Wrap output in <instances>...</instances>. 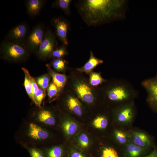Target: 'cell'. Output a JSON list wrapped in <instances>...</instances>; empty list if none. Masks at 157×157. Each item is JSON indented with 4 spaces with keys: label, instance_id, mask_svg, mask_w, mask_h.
<instances>
[{
    "label": "cell",
    "instance_id": "obj_1",
    "mask_svg": "<svg viewBox=\"0 0 157 157\" xmlns=\"http://www.w3.org/2000/svg\"><path fill=\"white\" fill-rule=\"evenodd\" d=\"M128 1L118 0H83L76 4L78 13L89 26H96L125 17Z\"/></svg>",
    "mask_w": 157,
    "mask_h": 157
},
{
    "label": "cell",
    "instance_id": "obj_2",
    "mask_svg": "<svg viewBox=\"0 0 157 157\" xmlns=\"http://www.w3.org/2000/svg\"><path fill=\"white\" fill-rule=\"evenodd\" d=\"M31 52L24 44L3 41L0 46V57L9 61L20 62L29 57Z\"/></svg>",
    "mask_w": 157,
    "mask_h": 157
},
{
    "label": "cell",
    "instance_id": "obj_3",
    "mask_svg": "<svg viewBox=\"0 0 157 157\" xmlns=\"http://www.w3.org/2000/svg\"><path fill=\"white\" fill-rule=\"evenodd\" d=\"M136 92L128 84L120 81L107 92L108 99L113 101L122 102L128 100L136 95Z\"/></svg>",
    "mask_w": 157,
    "mask_h": 157
},
{
    "label": "cell",
    "instance_id": "obj_4",
    "mask_svg": "<svg viewBox=\"0 0 157 157\" xmlns=\"http://www.w3.org/2000/svg\"><path fill=\"white\" fill-rule=\"evenodd\" d=\"M58 44L55 34L50 29H47L36 53L38 58L42 60L50 58L53 51L56 48Z\"/></svg>",
    "mask_w": 157,
    "mask_h": 157
},
{
    "label": "cell",
    "instance_id": "obj_5",
    "mask_svg": "<svg viewBox=\"0 0 157 157\" xmlns=\"http://www.w3.org/2000/svg\"><path fill=\"white\" fill-rule=\"evenodd\" d=\"M45 31L44 25L40 23L35 26L29 33L24 44L31 53H36Z\"/></svg>",
    "mask_w": 157,
    "mask_h": 157
},
{
    "label": "cell",
    "instance_id": "obj_6",
    "mask_svg": "<svg viewBox=\"0 0 157 157\" xmlns=\"http://www.w3.org/2000/svg\"><path fill=\"white\" fill-rule=\"evenodd\" d=\"M142 85L147 93V101L151 107L157 112V74L145 80Z\"/></svg>",
    "mask_w": 157,
    "mask_h": 157
},
{
    "label": "cell",
    "instance_id": "obj_7",
    "mask_svg": "<svg viewBox=\"0 0 157 157\" xmlns=\"http://www.w3.org/2000/svg\"><path fill=\"white\" fill-rule=\"evenodd\" d=\"M28 29L26 23L23 22L18 24L9 32L5 40L24 44L29 34Z\"/></svg>",
    "mask_w": 157,
    "mask_h": 157
},
{
    "label": "cell",
    "instance_id": "obj_8",
    "mask_svg": "<svg viewBox=\"0 0 157 157\" xmlns=\"http://www.w3.org/2000/svg\"><path fill=\"white\" fill-rule=\"evenodd\" d=\"M52 21L56 35L63 45H67L68 43L67 34L69 30L68 22L66 19L62 17L55 18Z\"/></svg>",
    "mask_w": 157,
    "mask_h": 157
},
{
    "label": "cell",
    "instance_id": "obj_9",
    "mask_svg": "<svg viewBox=\"0 0 157 157\" xmlns=\"http://www.w3.org/2000/svg\"><path fill=\"white\" fill-rule=\"evenodd\" d=\"M76 91L79 97L84 101L91 104L93 102L94 97L90 87L85 83L78 82L75 85Z\"/></svg>",
    "mask_w": 157,
    "mask_h": 157
},
{
    "label": "cell",
    "instance_id": "obj_10",
    "mask_svg": "<svg viewBox=\"0 0 157 157\" xmlns=\"http://www.w3.org/2000/svg\"><path fill=\"white\" fill-rule=\"evenodd\" d=\"M133 143L135 145L145 148H149L152 146L150 137L144 133L135 131L133 133Z\"/></svg>",
    "mask_w": 157,
    "mask_h": 157
},
{
    "label": "cell",
    "instance_id": "obj_11",
    "mask_svg": "<svg viewBox=\"0 0 157 157\" xmlns=\"http://www.w3.org/2000/svg\"><path fill=\"white\" fill-rule=\"evenodd\" d=\"M28 135L32 139L38 140H45L49 136V134L46 131L33 123L29 125Z\"/></svg>",
    "mask_w": 157,
    "mask_h": 157
},
{
    "label": "cell",
    "instance_id": "obj_12",
    "mask_svg": "<svg viewBox=\"0 0 157 157\" xmlns=\"http://www.w3.org/2000/svg\"><path fill=\"white\" fill-rule=\"evenodd\" d=\"M45 1L42 0H28L26 3L27 13L31 17L38 15L41 10Z\"/></svg>",
    "mask_w": 157,
    "mask_h": 157
},
{
    "label": "cell",
    "instance_id": "obj_13",
    "mask_svg": "<svg viewBox=\"0 0 157 157\" xmlns=\"http://www.w3.org/2000/svg\"><path fill=\"white\" fill-rule=\"evenodd\" d=\"M134 115L133 110L131 106L127 105L120 108L117 115V119L120 122L126 123L130 122Z\"/></svg>",
    "mask_w": 157,
    "mask_h": 157
},
{
    "label": "cell",
    "instance_id": "obj_14",
    "mask_svg": "<svg viewBox=\"0 0 157 157\" xmlns=\"http://www.w3.org/2000/svg\"><path fill=\"white\" fill-rule=\"evenodd\" d=\"M46 66L49 73L52 78V81L61 90L64 87L67 81L66 76L55 71L52 69L49 64H46Z\"/></svg>",
    "mask_w": 157,
    "mask_h": 157
},
{
    "label": "cell",
    "instance_id": "obj_15",
    "mask_svg": "<svg viewBox=\"0 0 157 157\" xmlns=\"http://www.w3.org/2000/svg\"><path fill=\"white\" fill-rule=\"evenodd\" d=\"M103 61L95 57L92 51H90V58L88 61L81 67L77 69L78 71L90 73L98 65L102 64Z\"/></svg>",
    "mask_w": 157,
    "mask_h": 157
},
{
    "label": "cell",
    "instance_id": "obj_16",
    "mask_svg": "<svg viewBox=\"0 0 157 157\" xmlns=\"http://www.w3.org/2000/svg\"><path fill=\"white\" fill-rule=\"evenodd\" d=\"M40 109L37 114L38 119L46 124L50 126L54 125L56 121L51 112L46 109Z\"/></svg>",
    "mask_w": 157,
    "mask_h": 157
},
{
    "label": "cell",
    "instance_id": "obj_17",
    "mask_svg": "<svg viewBox=\"0 0 157 157\" xmlns=\"http://www.w3.org/2000/svg\"><path fill=\"white\" fill-rule=\"evenodd\" d=\"M67 106L69 109L75 114L81 116L83 110L81 104L78 99L71 96H69L66 101Z\"/></svg>",
    "mask_w": 157,
    "mask_h": 157
},
{
    "label": "cell",
    "instance_id": "obj_18",
    "mask_svg": "<svg viewBox=\"0 0 157 157\" xmlns=\"http://www.w3.org/2000/svg\"><path fill=\"white\" fill-rule=\"evenodd\" d=\"M145 150V149L130 142L126 146V153L128 157H139L144 153Z\"/></svg>",
    "mask_w": 157,
    "mask_h": 157
},
{
    "label": "cell",
    "instance_id": "obj_19",
    "mask_svg": "<svg viewBox=\"0 0 157 157\" xmlns=\"http://www.w3.org/2000/svg\"><path fill=\"white\" fill-rule=\"evenodd\" d=\"M51 78L49 73H45L35 78L39 88L43 90L45 96L47 89L50 83Z\"/></svg>",
    "mask_w": 157,
    "mask_h": 157
},
{
    "label": "cell",
    "instance_id": "obj_20",
    "mask_svg": "<svg viewBox=\"0 0 157 157\" xmlns=\"http://www.w3.org/2000/svg\"><path fill=\"white\" fill-rule=\"evenodd\" d=\"M62 126L65 133L68 135H74L78 129L76 124L70 120L64 121L63 123Z\"/></svg>",
    "mask_w": 157,
    "mask_h": 157
},
{
    "label": "cell",
    "instance_id": "obj_21",
    "mask_svg": "<svg viewBox=\"0 0 157 157\" xmlns=\"http://www.w3.org/2000/svg\"><path fill=\"white\" fill-rule=\"evenodd\" d=\"M60 90L52 81L50 83L46 91L50 102L55 100L58 97Z\"/></svg>",
    "mask_w": 157,
    "mask_h": 157
},
{
    "label": "cell",
    "instance_id": "obj_22",
    "mask_svg": "<svg viewBox=\"0 0 157 157\" xmlns=\"http://www.w3.org/2000/svg\"><path fill=\"white\" fill-rule=\"evenodd\" d=\"M72 1L71 0H56L53 4V6L62 9L67 15L70 13V5Z\"/></svg>",
    "mask_w": 157,
    "mask_h": 157
},
{
    "label": "cell",
    "instance_id": "obj_23",
    "mask_svg": "<svg viewBox=\"0 0 157 157\" xmlns=\"http://www.w3.org/2000/svg\"><path fill=\"white\" fill-rule=\"evenodd\" d=\"M108 123L107 118L101 116L96 117L92 122V124L94 127L99 129H105L108 126Z\"/></svg>",
    "mask_w": 157,
    "mask_h": 157
},
{
    "label": "cell",
    "instance_id": "obj_24",
    "mask_svg": "<svg viewBox=\"0 0 157 157\" xmlns=\"http://www.w3.org/2000/svg\"><path fill=\"white\" fill-rule=\"evenodd\" d=\"M22 69L24 72V74L26 75L28 78L31 83L32 86L33 95L35 101V104L36 102L35 99V96L38 90L39 87L36 82L35 79L31 76L28 71L26 68L24 67H22Z\"/></svg>",
    "mask_w": 157,
    "mask_h": 157
},
{
    "label": "cell",
    "instance_id": "obj_25",
    "mask_svg": "<svg viewBox=\"0 0 157 157\" xmlns=\"http://www.w3.org/2000/svg\"><path fill=\"white\" fill-rule=\"evenodd\" d=\"M66 64V61L62 58L54 59L51 62V65L53 68L58 72L63 71Z\"/></svg>",
    "mask_w": 157,
    "mask_h": 157
},
{
    "label": "cell",
    "instance_id": "obj_26",
    "mask_svg": "<svg viewBox=\"0 0 157 157\" xmlns=\"http://www.w3.org/2000/svg\"><path fill=\"white\" fill-rule=\"evenodd\" d=\"M66 45H63L57 48H56L53 51L51 57L54 59L61 58L67 54Z\"/></svg>",
    "mask_w": 157,
    "mask_h": 157
},
{
    "label": "cell",
    "instance_id": "obj_27",
    "mask_svg": "<svg viewBox=\"0 0 157 157\" xmlns=\"http://www.w3.org/2000/svg\"><path fill=\"white\" fill-rule=\"evenodd\" d=\"M104 79L99 73L97 72H92L90 76V82L92 86L98 85L103 82Z\"/></svg>",
    "mask_w": 157,
    "mask_h": 157
},
{
    "label": "cell",
    "instance_id": "obj_28",
    "mask_svg": "<svg viewBox=\"0 0 157 157\" xmlns=\"http://www.w3.org/2000/svg\"><path fill=\"white\" fill-rule=\"evenodd\" d=\"M101 157H119L116 151L111 147H107L103 150Z\"/></svg>",
    "mask_w": 157,
    "mask_h": 157
},
{
    "label": "cell",
    "instance_id": "obj_29",
    "mask_svg": "<svg viewBox=\"0 0 157 157\" xmlns=\"http://www.w3.org/2000/svg\"><path fill=\"white\" fill-rule=\"evenodd\" d=\"M45 95L43 90L40 88H39L35 96V99L36 102V105L40 109L42 108L41 106L42 101L45 98Z\"/></svg>",
    "mask_w": 157,
    "mask_h": 157
},
{
    "label": "cell",
    "instance_id": "obj_30",
    "mask_svg": "<svg viewBox=\"0 0 157 157\" xmlns=\"http://www.w3.org/2000/svg\"><path fill=\"white\" fill-rule=\"evenodd\" d=\"M63 154L62 148L58 146L49 149L47 152L48 157H62Z\"/></svg>",
    "mask_w": 157,
    "mask_h": 157
},
{
    "label": "cell",
    "instance_id": "obj_31",
    "mask_svg": "<svg viewBox=\"0 0 157 157\" xmlns=\"http://www.w3.org/2000/svg\"><path fill=\"white\" fill-rule=\"evenodd\" d=\"M24 75V85L25 90L28 96L35 103V101L33 95L31 83L26 75Z\"/></svg>",
    "mask_w": 157,
    "mask_h": 157
},
{
    "label": "cell",
    "instance_id": "obj_32",
    "mask_svg": "<svg viewBox=\"0 0 157 157\" xmlns=\"http://www.w3.org/2000/svg\"><path fill=\"white\" fill-rule=\"evenodd\" d=\"M115 137L117 141L121 144H124L127 141L126 134L123 131L116 130L114 132Z\"/></svg>",
    "mask_w": 157,
    "mask_h": 157
},
{
    "label": "cell",
    "instance_id": "obj_33",
    "mask_svg": "<svg viewBox=\"0 0 157 157\" xmlns=\"http://www.w3.org/2000/svg\"><path fill=\"white\" fill-rule=\"evenodd\" d=\"M78 141L80 145L83 148H87L89 145V138L85 134L82 133L80 135L78 138Z\"/></svg>",
    "mask_w": 157,
    "mask_h": 157
},
{
    "label": "cell",
    "instance_id": "obj_34",
    "mask_svg": "<svg viewBox=\"0 0 157 157\" xmlns=\"http://www.w3.org/2000/svg\"><path fill=\"white\" fill-rule=\"evenodd\" d=\"M29 152L31 157H44L42 153L35 148H31Z\"/></svg>",
    "mask_w": 157,
    "mask_h": 157
},
{
    "label": "cell",
    "instance_id": "obj_35",
    "mask_svg": "<svg viewBox=\"0 0 157 157\" xmlns=\"http://www.w3.org/2000/svg\"><path fill=\"white\" fill-rule=\"evenodd\" d=\"M145 157H157V148H155L149 154Z\"/></svg>",
    "mask_w": 157,
    "mask_h": 157
},
{
    "label": "cell",
    "instance_id": "obj_36",
    "mask_svg": "<svg viewBox=\"0 0 157 157\" xmlns=\"http://www.w3.org/2000/svg\"><path fill=\"white\" fill-rule=\"evenodd\" d=\"M71 157H84L80 153L78 152H74L72 154Z\"/></svg>",
    "mask_w": 157,
    "mask_h": 157
}]
</instances>
